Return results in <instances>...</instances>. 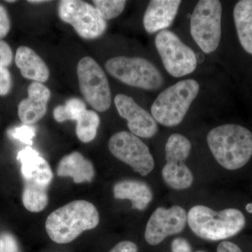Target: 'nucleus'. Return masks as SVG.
Wrapping results in <instances>:
<instances>
[{
    "instance_id": "cd10ccee",
    "label": "nucleus",
    "mask_w": 252,
    "mask_h": 252,
    "mask_svg": "<svg viewBox=\"0 0 252 252\" xmlns=\"http://www.w3.org/2000/svg\"><path fill=\"white\" fill-rule=\"evenodd\" d=\"M11 29V21L7 11L0 4V39L9 34Z\"/></svg>"
},
{
    "instance_id": "dca6fc26",
    "label": "nucleus",
    "mask_w": 252,
    "mask_h": 252,
    "mask_svg": "<svg viewBox=\"0 0 252 252\" xmlns=\"http://www.w3.org/2000/svg\"><path fill=\"white\" fill-rule=\"evenodd\" d=\"M182 1L180 0H152L149 1L143 18L144 29L154 34L171 26Z\"/></svg>"
},
{
    "instance_id": "c9c22d12",
    "label": "nucleus",
    "mask_w": 252,
    "mask_h": 252,
    "mask_svg": "<svg viewBox=\"0 0 252 252\" xmlns=\"http://www.w3.org/2000/svg\"><path fill=\"white\" fill-rule=\"evenodd\" d=\"M16 1H15V0H7V1H6V2H9V3H13V2H16Z\"/></svg>"
},
{
    "instance_id": "2f4dec72",
    "label": "nucleus",
    "mask_w": 252,
    "mask_h": 252,
    "mask_svg": "<svg viewBox=\"0 0 252 252\" xmlns=\"http://www.w3.org/2000/svg\"><path fill=\"white\" fill-rule=\"evenodd\" d=\"M217 252H243L236 244L230 241L221 242L217 247Z\"/></svg>"
},
{
    "instance_id": "20e7f679",
    "label": "nucleus",
    "mask_w": 252,
    "mask_h": 252,
    "mask_svg": "<svg viewBox=\"0 0 252 252\" xmlns=\"http://www.w3.org/2000/svg\"><path fill=\"white\" fill-rule=\"evenodd\" d=\"M199 91L200 85L193 79L180 81L167 88L152 104V117L166 127L178 126L185 119Z\"/></svg>"
},
{
    "instance_id": "39448f33",
    "label": "nucleus",
    "mask_w": 252,
    "mask_h": 252,
    "mask_svg": "<svg viewBox=\"0 0 252 252\" xmlns=\"http://www.w3.org/2000/svg\"><path fill=\"white\" fill-rule=\"evenodd\" d=\"M105 67L113 77L132 87L157 91L164 84L159 69L143 58L117 56L108 60Z\"/></svg>"
},
{
    "instance_id": "9b49d317",
    "label": "nucleus",
    "mask_w": 252,
    "mask_h": 252,
    "mask_svg": "<svg viewBox=\"0 0 252 252\" xmlns=\"http://www.w3.org/2000/svg\"><path fill=\"white\" fill-rule=\"evenodd\" d=\"M114 157L125 162L142 176L153 171L155 162L147 144L131 132L122 131L113 135L108 142Z\"/></svg>"
},
{
    "instance_id": "473e14b6",
    "label": "nucleus",
    "mask_w": 252,
    "mask_h": 252,
    "mask_svg": "<svg viewBox=\"0 0 252 252\" xmlns=\"http://www.w3.org/2000/svg\"><path fill=\"white\" fill-rule=\"evenodd\" d=\"M49 1H44V0H39V1H36V0H32V1H28V2L32 3V4H40V3L48 2Z\"/></svg>"
},
{
    "instance_id": "6ab92c4d",
    "label": "nucleus",
    "mask_w": 252,
    "mask_h": 252,
    "mask_svg": "<svg viewBox=\"0 0 252 252\" xmlns=\"http://www.w3.org/2000/svg\"><path fill=\"white\" fill-rule=\"evenodd\" d=\"M59 177H69L74 183L91 182L94 179V169L92 162L78 152L64 156L57 168Z\"/></svg>"
},
{
    "instance_id": "7c9ffc66",
    "label": "nucleus",
    "mask_w": 252,
    "mask_h": 252,
    "mask_svg": "<svg viewBox=\"0 0 252 252\" xmlns=\"http://www.w3.org/2000/svg\"><path fill=\"white\" fill-rule=\"evenodd\" d=\"M138 248L135 243L130 241H122L118 243L109 252H137Z\"/></svg>"
},
{
    "instance_id": "b1692460",
    "label": "nucleus",
    "mask_w": 252,
    "mask_h": 252,
    "mask_svg": "<svg viewBox=\"0 0 252 252\" xmlns=\"http://www.w3.org/2000/svg\"><path fill=\"white\" fill-rule=\"evenodd\" d=\"M126 2L124 0H94V7L104 20L118 17L125 9Z\"/></svg>"
},
{
    "instance_id": "4be33fe9",
    "label": "nucleus",
    "mask_w": 252,
    "mask_h": 252,
    "mask_svg": "<svg viewBox=\"0 0 252 252\" xmlns=\"http://www.w3.org/2000/svg\"><path fill=\"white\" fill-rule=\"evenodd\" d=\"M100 124L98 114L93 110H84L77 120L76 133L81 142L89 143L95 138Z\"/></svg>"
},
{
    "instance_id": "2eb2a0df",
    "label": "nucleus",
    "mask_w": 252,
    "mask_h": 252,
    "mask_svg": "<svg viewBox=\"0 0 252 252\" xmlns=\"http://www.w3.org/2000/svg\"><path fill=\"white\" fill-rule=\"evenodd\" d=\"M17 159L21 163V174L25 182L49 187L54 175L49 162L36 150L27 147L18 152Z\"/></svg>"
},
{
    "instance_id": "412c9836",
    "label": "nucleus",
    "mask_w": 252,
    "mask_h": 252,
    "mask_svg": "<svg viewBox=\"0 0 252 252\" xmlns=\"http://www.w3.org/2000/svg\"><path fill=\"white\" fill-rule=\"evenodd\" d=\"M49 187L25 182L22 194L23 205L31 212H40L49 203Z\"/></svg>"
},
{
    "instance_id": "bb28decb",
    "label": "nucleus",
    "mask_w": 252,
    "mask_h": 252,
    "mask_svg": "<svg viewBox=\"0 0 252 252\" xmlns=\"http://www.w3.org/2000/svg\"><path fill=\"white\" fill-rule=\"evenodd\" d=\"M12 61V50L6 41L0 39V67H9Z\"/></svg>"
},
{
    "instance_id": "f3484780",
    "label": "nucleus",
    "mask_w": 252,
    "mask_h": 252,
    "mask_svg": "<svg viewBox=\"0 0 252 252\" xmlns=\"http://www.w3.org/2000/svg\"><path fill=\"white\" fill-rule=\"evenodd\" d=\"M114 196L120 200H130L132 208L145 210L153 199V193L149 185L142 181L124 180L115 184L113 188Z\"/></svg>"
},
{
    "instance_id": "f03ea898",
    "label": "nucleus",
    "mask_w": 252,
    "mask_h": 252,
    "mask_svg": "<svg viewBox=\"0 0 252 252\" xmlns=\"http://www.w3.org/2000/svg\"><path fill=\"white\" fill-rule=\"evenodd\" d=\"M99 222L95 206L84 200H77L55 210L46 219V230L58 244L71 243L84 231L94 229Z\"/></svg>"
},
{
    "instance_id": "a211bd4d",
    "label": "nucleus",
    "mask_w": 252,
    "mask_h": 252,
    "mask_svg": "<svg viewBox=\"0 0 252 252\" xmlns=\"http://www.w3.org/2000/svg\"><path fill=\"white\" fill-rule=\"evenodd\" d=\"M16 65L23 77L34 81L44 83L49 79V67L35 51L28 46H20L16 51Z\"/></svg>"
},
{
    "instance_id": "e433bc0d",
    "label": "nucleus",
    "mask_w": 252,
    "mask_h": 252,
    "mask_svg": "<svg viewBox=\"0 0 252 252\" xmlns=\"http://www.w3.org/2000/svg\"><path fill=\"white\" fill-rule=\"evenodd\" d=\"M203 252V251H198V252Z\"/></svg>"
},
{
    "instance_id": "ddd939ff",
    "label": "nucleus",
    "mask_w": 252,
    "mask_h": 252,
    "mask_svg": "<svg viewBox=\"0 0 252 252\" xmlns=\"http://www.w3.org/2000/svg\"><path fill=\"white\" fill-rule=\"evenodd\" d=\"M114 104L121 117L127 121L131 133L143 138H151L157 133L158 127L155 119L132 97L118 94L114 98Z\"/></svg>"
},
{
    "instance_id": "f8f14e48",
    "label": "nucleus",
    "mask_w": 252,
    "mask_h": 252,
    "mask_svg": "<svg viewBox=\"0 0 252 252\" xmlns=\"http://www.w3.org/2000/svg\"><path fill=\"white\" fill-rule=\"evenodd\" d=\"M187 223V212L183 207L174 205L170 208L158 207L146 226L144 238L149 245H159L167 237L178 234Z\"/></svg>"
},
{
    "instance_id": "aec40b11",
    "label": "nucleus",
    "mask_w": 252,
    "mask_h": 252,
    "mask_svg": "<svg viewBox=\"0 0 252 252\" xmlns=\"http://www.w3.org/2000/svg\"><path fill=\"white\" fill-rule=\"evenodd\" d=\"M233 18L240 44L252 55V0L239 1L233 10Z\"/></svg>"
},
{
    "instance_id": "c756f323",
    "label": "nucleus",
    "mask_w": 252,
    "mask_h": 252,
    "mask_svg": "<svg viewBox=\"0 0 252 252\" xmlns=\"http://www.w3.org/2000/svg\"><path fill=\"white\" fill-rule=\"evenodd\" d=\"M3 242L2 252H18V245L16 240L9 233H4L0 238Z\"/></svg>"
},
{
    "instance_id": "6e6552de",
    "label": "nucleus",
    "mask_w": 252,
    "mask_h": 252,
    "mask_svg": "<svg viewBox=\"0 0 252 252\" xmlns=\"http://www.w3.org/2000/svg\"><path fill=\"white\" fill-rule=\"evenodd\" d=\"M155 44L164 67L172 77H185L196 69L195 52L172 31L164 30L158 33Z\"/></svg>"
},
{
    "instance_id": "9d476101",
    "label": "nucleus",
    "mask_w": 252,
    "mask_h": 252,
    "mask_svg": "<svg viewBox=\"0 0 252 252\" xmlns=\"http://www.w3.org/2000/svg\"><path fill=\"white\" fill-rule=\"evenodd\" d=\"M59 16L85 39H97L107 30L105 20L95 7L86 1L62 0L59 2Z\"/></svg>"
},
{
    "instance_id": "7ed1b4c3",
    "label": "nucleus",
    "mask_w": 252,
    "mask_h": 252,
    "mask_svg": "<svg viewBox=\"0 0 252 252\" xmlns=\"http://www.w3.org/2000/svg\"><path fill=\"white\" fill-rule=\"evenodd\" d=\"M187 223L199 238L210 241L226 240L238 235L245 228L246 217L236 208L216 212L204 205L189 210Z\"/></svg>"
},
{
    "instance_id": "393cba45",
    "label": "nucleus",
    "mask_w": 252,
    "mask_h": 252,
    "mask_svg": "<svg viewBox=\"0 0 252 252\" xmlns=\"http://www.w3.org/2000/svg\"><path fill=\"white\" fill-rule=\"evenodd\" d=\"M8 135L11 138L31 146L33 143L32 139L36 135V128L31 125L23 124L10 129L8 131Z\"/></svg>"
},
{
    "instance_id": "72a5a7b5",
    "label": "nucleus",
    "mask_w": 252,
    "mask_h": 252,
    "mask_svg": "<svg viewBox=\"0 0 252 252\" xmlns=\"http://www.w3.org/2000/svg\"><path fill=\"white\" fill-rule=\"evenodd\" d=\"M246 210L249 213H252V203H249L246 205Z\"/></svg>"
},
{
    "instance_id": "0eeeda50",
    "label": "nucleus",
    "mask_w": 252,
    "mask_h": 252,
    "mask_svg": "<svg viewBox=\"0 0 252 252\" xmlns=\"http://www.w3.org/2000/svg\"><path fill=\"white\" fill-rule=\"evenodd\" d=\"M166 163L162 170V177L169 187L175 190H185L191 187L193 175L185 164L191 151V143L179 133L170 136L165 144Z\"/></svg>"
},
{
    "instance_id": "4468645a",
    "label": "nucleus",
    "mask_w": 252,
    "mask_h": 252,
    "mask_svg": "<svg viewBox=\"0 0 252 252\" xmlns=\"http://www.w3.org/2000/svg\"><path fill=\"white\" fill-rule=\"evenodd\" d=\"M28 97L18 105V114L23 124L32 125L45 116L51 91L42 83L32 82L28 86Z\"/></svg>"
},
{
    "instance_id": "f257e3e1",
    "label": "nucleus",
    "mask_w": 252,
    "mask_h": 252,
    "mask_svg": "<svg viewBox=\"0 0 252 252\" xmlns=\"http://www.w3.org/2000/svg\"><path fill=\"white\" fill-rule=\"evenodd\" d=\"M207 142L215 160L228 170L242 168L252 157V132L238 124L217 126L207 134Z\"/></svg>"
},
{
    "instance_id": "5701e85b",
    "label": "nucleus",
    "mask_w": 252,
    "mask_h": 252,
    "mask_svg": "<svg viewBox=\"0 0 252 252\" xmlns=\"http://www.w3.org/2000/svg\"><path fill=\"white\" fill-rule=\"evenodd\" d=\"M86 109V104L82 99L72 97L67 99L64 105L57 106L54 109V117L55 120L59 123L77 121Z\"/></svg>"
},
{
    "instance_id": "a878e982",
    "label": "nucleus",
    "mask_w": 252,
    "mask_h": 252,
    "mask_svg": "<svg viewBox=\"0 0 252 252\" xmlns=\"http://www.w3.org/2000/svg\"><path fill=\"white\" fill-rule=\"evenodd\" d=\"M12 86L11 73L7 67H0V96L9 94Z\"/></svg>"
},
{
    "instance_id": "f704fd0d",
    "label": "nucleus",
    "mask_w": 252,
    "mask_h": 252,
    "mask_svg": "<svg viewBox=\"0 0 252 252\" xmlns=\"http://www.w3.org/2000/svg\"><path fill=\"white\" fill-rule=\"evenodd\" d=\"M3 252V242L2 240L0 239V252Z\"/></svg>"
},
{
    "instance_id": "423d86ee",
    "label": "nucleus",
    "mask_w": 252,
    "mask_h": 252,
    "mask_svg": "<svg viewBox=\"0 0 252 252\" xmlns=\"http://www.w3.org/2000/svg\"><path fill=\"white\" fill-rule=\"evenodd\" d=\"M222 6L218 0H200L190 18V34L205 54L216 51L221 38Z\"/></svg>"
},
{
    "instance_id": "c85d7f7f",
    "label": "nucleus",
    "mask_w": 252,
    "mask_h": 252,
    "mask_svg": "<svg viewBox=\"0 0 252 252\" xmlns=\"http://www.w3.org/2000/svg\"><path fill=\"white\" fill-rule=\"evenodd\" d=\"M171 250L172 252H192L190 243L183 238H177L172 240Z\"/></svg>"
},
{
    "instance_id": "1a4fd4ad",
    "label": "nucleus",
    "mask_w": 252,
    "mask_h": 252,
    "mask_svg": "<svg viewBox=\"0 0 252 252\" xmlns=\"http://www.w3.org/2000/svg\"><path fill=\"white\" fill-rule=\"evenodd\" d=\"M79 89L84 98L98 112L108 110L112 94L108 79L103 69L91 57L81 59L77 64Z\"/></svg>"
}]
</instances>
